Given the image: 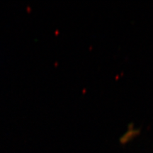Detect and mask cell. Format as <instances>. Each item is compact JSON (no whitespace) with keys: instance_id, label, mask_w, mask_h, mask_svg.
Returning <instances> with one entry per match:
<instances>
[{"instance_id":"obj_1","label":"cell","mask_w":153,"mask_h":153,"mask_svg":"<svg viewBox=\"0 0 153 153\" xmlns=\"http://www.w3.org/2000/svg\"><path fill=\"white\" fill-rule=\"evenodd\" d=\"M140 134V130L134 127L133 125H129L127 130L120 137V142L126 143L131 140Z\"/></svg>"}]
</instances>
